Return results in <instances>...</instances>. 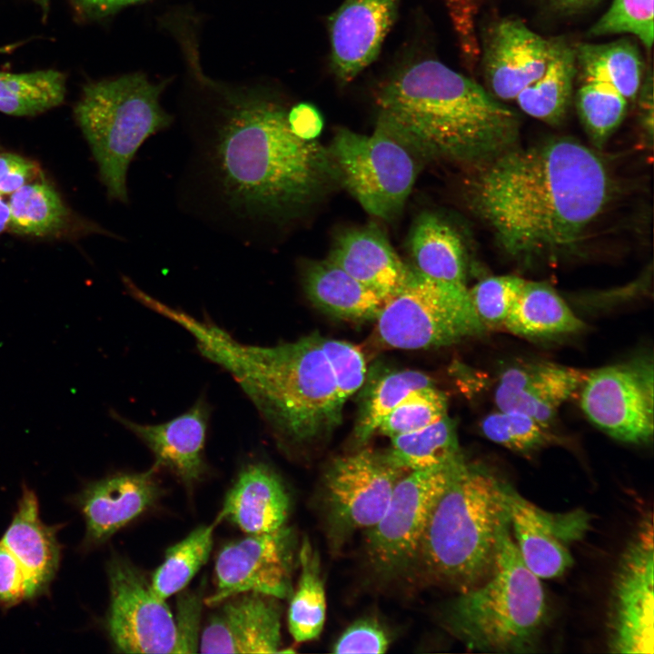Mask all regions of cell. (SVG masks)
Returning <instances> with one entry per match:
<instances>
[{
	"label": "cell",
	"mask_w": 654,
	"mask_h": 654,
	"mask_svg": "<svg viewBox=\"0 0 654 654\" xmlns=\"http://www.w3.org/2000/svg\"><path fill=\"white\" fill-rule=\"evenodd\" d=\"M318 342L331 367L338 397L344 405L364 382V356L358 347L348 342L320 335Z\"/></svg>",
	"instance_id": "b9f144b4"
},
{
	"label": "cell",
	"mask_w": 654,
	"mask_h": 654,
	"mask_svg": "<svg viewBox=\"0 0 654 654\" xmlns=\"http://www.w3.org/2000/svg\"><path fill=\"white\" fill-rule=\"evenodd\" d=\"M293 552L292 531L286 526L224 545L214 565L216 589L205 603L214 606L247 592L277 600L290 597Z\"/></svg>",
	"instance_id": "9a60e30c"
},
{
	"label": "cell",
	"mask_w": 654,
	"mask_h": 654,
	"mask_svg": "<svg viewBox=\"0 0 654 654\" xmlns=\"http://www.w3.org/2000/svg\"><path fill=\"white\" fill-rule=\"evenodd\" d=\"M288 121L292 131L305 140H315L323 121L320 112L308 103H300L288 109Z\"/></svg>",
	"instance_id": "7dc6e473"
},
{
	"label": "cell",
	"mask_w": 654,
	"mask_h": 654,
	"mask_svg": "<svg viewBox=\"0 0 654 654\" xmlns=\"http://www.w3.org/2000/svg\"><path fill=\"white\" fill-rule=\"evenodd\" d=\"M390 638L384 628L371 618L351 624L332 645L333 653H384Z\"/></svg>",
	"instance_id": "7bdbcfd3"
},
{
	"label": "cell",
	"mask_w": 654,
	"mask_h": 654,
	"mask_svg": "<svg viewBox=\"0 0 654 654\" xmlns=\"http://www.w3.org/2000/svg\"><path fill=\"white\" fill-rule=\"evenodd\" d=\"M503 493L511 535L525 565L540 579L561 576L572 566L570 546L585 537L591 516L581 509L547 511L506 482Z\"/></svg>",
	"instance_id": "e0dca14e"
},
{
	"label": "cell",
	"mask_w": 654,
	"mask_h": 654,
	"mask_svg": "<svg viewBox=\"0 0 654 654\" xmlns=\"http://www.w3.org/2000/svg\"><path fill=\"white\" fill-rule=\"evenodd\" d=\"M456 39L469 43L477 37V18L483 0H443Z\"/></svg>",
	"instance_id": "bcb514c9"
},
{
	"label": "cell",
	"mask_w": 654,
	"mask_h": 654,
	"mask_svg": "<svg viewBox=\"0 0 654 654\" xmlns=\"http://www.w3.org/2000/svg\"><path fill=\"white\" fill-rule=\"evenodd\" d=\"M423 372L404 370L382 377L372 389L355 428L359 443L369 441L377 432L382 420L411 391L432 386Z\"/></svg>",
	"instance_id": "d590c367"
},
{
	"label": "cell",
	"mask_w": 654,
	"mask_h": 654,
	"mask_svg": "<svg viewBox=\"0 0 654 654\" xmlns=\"http://www.w3.org/2000/svg\"><path fill=\"white\" fill-rule=\"evenodd\" d=\"M328 259L386 302L404 288L414 272L398 256L384 232L373 223L342 231Z\"/></svg>",
	"instance_id": "603a6c76"
},
{
	"label": "cell",
	"mask_w": 654,
	"mask_h": 654,
	"mask_svg": "<svg viewBox=\"0 0 654 654\" xmlns=\"http://www.w3.org/2000/svg\"><path fill=\"white\" fill-rule=\"evenodd\" d=\"M328 151L346 189L367 213L384 221L402 211L425 156L380 117L370 135L341 128Z\"/></svg>",
	"instance_id": "ba28073f"
},
{
	"label": "cell",
	"mask_w": 654,
	"mask_h": 654,
	"mask_svg": "<svg viewBox=\"0 0 654 654\" xmlns=\"http://www.w3.org/2000/svg\"><path fill=\"white\" fill-rule=\"evenodd\" d=\"M654 542L646 519L619 563L609 609V647L613 653L654 652Z\"/></svg>",
	"instance_id": "5bb4252c"
},
{
	"label": "cell",
	"mask_w": 654,
	"mask_h": 654,
	"mask_svg": "<svg viewBox=\"0 0 654 654\" xmlns=\"http://www.w3.org/2000/svg\"><path fill=\"white\" fill-rule=\"evenodd\" d=\"M553 1L561 7L575 8V7H579V6H581V5L589 3L590 0H553Z\"/></svg>",
	"instance_id": "f907efd6"
},
{
	"label": "cell",
	"mask_w": 654,
	"mask_h": 654,
	"mask_svg": "<svg viewBox=\"0 0 654 654\" xmlns=\"http://www.w3.org/2000/svg\"><path fill=\"white\" fill-rule=\"evenodd\" d=\"M379 117L425 156L479 163L510 148L517 114L473 79L426 58L404 65L378 89Z\"/></svg>",
	"instance_id": "277c9868"
},
{
	"label": "cell",
	"mask_w": 654,
	"mask_h": 654,
	"mask_svg": "<svg viewBox=\"0 0 654 654\" xmlns=\"http://www.w3.org/2000/svg\"><path fill=\"white\" fill-rule=\"evenodd\" d=\"M304 291L322 311L352 321L375 320L386 301L328 258L308 263Z\"/></svg>",
	"instance_id": "4316f807"
},
{
	"label": "cell",
	"mask_w": 654,
	"mask_h": 654,
	"mask_svg": "<svg viewBox=\"0 0 654 654\" xmlns=\"http://www.w3.org/2000/svg\"><path fill=\"white\" fill-rule=\"evenodd\" d=\"M576 76L575 48L566 42L544 74L523 89L514 102L526 114L558 124L570 106Z\"/></svg>",
	"instance_id": "1f68e13d"
},
{
	"label": "cell",
	"mask_w": 654,
	"mask_h": 654,
	"mask_svg": "<svg viewBox=\"0 0 654 654\" xmlns=\"http://www.w3.org/2000/svg\"><path fill=\"white\" fill-rule=\"evenodd\" d=\"M0 541L24 570L32 596L43 591L55 574L60 551L55 530L42 522L32 490H24L13 520Z\"/></svg>",
	"instance_id": "484cf974"
},
{
	"label": "cell",
	"mask_w": 654,
	"mask_h": 654,
	"mask_svg": "<svg viewBox=\"0 0 654 654\" xmlns=\"http://www.w3.org/2000/svg\"><path fill=\"white\" fill-rule=\"evenodd\" d=\"M565 44L561 38L537 34L516 18L495 21L480 41L486 89L500 101L514 102L544 74Z\"/></svg>",
	"instance_id": "2e32d148"
},
{
	"label": "cell",
	"mask_w": 654,
	"mask_h": 654,
	"mask_svg": "<svg viewBox=\"0 0 654 654\" xmlns=\"http://www.w3.org/2000/svg\"><path fill=\"white\" fill-rule=\"evenodd\" d=\"M465 182L471 209L517 257L573 246L605 207L611 183L588 147L558 138L477 163Z\"/></svg>",
	"instance_id": "7a4b0ae2"
},
{
	"label": "cell",
	"mask_w": 654,
	"mask_h": 654,
	"mask_svg": "<svg viewBox=\"0 0 654 654\" xmlns=\"http://www.w3.org/2000/svg\"><path fill=\"white\" fill-rule=\"evenodd\" d=\"M158 469L154 464L143 472L115 474L85 489L80 503L88 540H107L155 503L161 493Z\"/></svg>",
	"instance_id": "7402d4cb"
},
{
	"label": "cell",
	"mask_w": 654,
	"mask_h": 654,
	"mask_svg": "<svg viewBox=\"0 0 654 654\" xmlns=\"http://www.w3.org/2000/svg\"><path fill=\"white\" fill-rule=\"evenodd\" d=\"M503 482L463 455L452 463L430 510L414 565L429 582L459 593L490 575L508 520Z\"/></svg>",
	"instance_id": "5b68a950"
},
{
	"label": "cell",
	"mask_w": 654,
	"mask_h": 654,
	"mask_svg": "<svg viewBox=\"0 0 654 654\" xmlns=\"http://www.w3.org/2000/svg\"><path fill=\"white\" fill-rule=\"evenodd\" d=\"M629 102L608 84L584 81L576 93L579 116L590 139L601 145L622 122Z\"/></svg>",
	"instance_id": "8d00e7d4"
},
{
	"label": "cell",
	"mask_w": 654,
	"mask_h": 654,
	"mask_svg": "<svg viewBox=\"0 0 654 654\" xmlns=\"http://www.w3.org/2000/svg\"><path fill=\"white\" fill-rule=\"evenodd\" d=\"M580 406L610 437L647 443L653 436V368L638 362L602 367L587 374Z\"/></svg>",
	"instance_id": "4fadbf2b"
},
{
	"label": "cell",
	"mask_w": 654,
	"mask_h": 654,
	"mask_svg": "<svg viewBox=\"0 0 654 654\" xmlns=\"http://www.w3.org/2000/svg\"><path fill=\"white\" fill-rule=\"evenodd\" d=\"M219 604L199 638L202 653L282 652L277 599L247 592Z\"/></svg>",
	"instance_id": "ac0fdd59"
},
{
	"label": "cell",
	"mask_w": 654,
	"mask_h": 654,
	"mask_svg": "<svg viewBox=\"0 0 654 654\" xmlns=\"http://www.w3.org/2000/svg\"><path fill=\"white\" fill-rule=\"evenodd\" d=\"M65 94L66 74L61 71H0V112L3 114L35 116L61 105Z\"/></svg>",
	"instance_id": "836d02e7"
},
{
	"label": "cell",
	"mask_w": 654,
	"mask_h": 654,
	"mask_svg": "<svg viewBox=\"0 0 654 654\" xmlns=\"http://www.w3.org/2000/svg\"><path fill=\"white\" fill-rule=\"evenodd\" d=\"M525 282L512 275L491 276L469 290L475 312L485 327L504 324Z\"/></svg>",
	"instance_id": "60d3db41"
},
{
	"label": "cell",
	"mask_w": 654,
	"mask_h": 654,
	"mask_svg": "<svg viewBox=\"0 0 654 654\" xmlns=\"http://www.w3.org/2000/svg\"><path fill=\"white\" fill-rule=\"evenodd\" d=\"M144 304L185 329L202 355L233 376L282 441H311L341 421L343 404L318 335L273 346L244 344L153 296Z\"/></svg>",
	"instance_id": "3957f363"
},
{
	"label": "cell",
	"mask_w": 654,
	"mask_h": 654,
	"mask_svg": "<svg viewBox=\"0 0 654 654\" xmlns=\"http://www.w3.org/2000/svg\"><path fill=\"white\" fill-rule=\"evenodd\" d=\"M32 597L24 570L0 541V601L11 605Z\"/></svg>",
	"instance_id": "f6af8a7d"
},
{
	"label": "cell",
	"mask_w": 654,
	"mask_h": 654,
	"mask_svg": "<svg viewBox=\"0 0 654 654\" xmlns=\"http://www.w3.org/2000/svg\"><path fill=\"white\" fill-rule=\"evenodd\" d=\"M577 75L581 82L612 86L629 103L638 96L644 65L636 45L627 39L607 44L582 43L575 47Z\"/></svg>",
	"instance_id": "f546056e"
},
{
	"label": "cell",
	"mask_w": 654,
	"mask_h": 654,
	"mask_svg": "<svg viewBox=\"0 0 654 654\" xmlns=\"http://www.w3.org/2000/svg\"><path fill=\"white\" fill-rule=\"evenodd\" d=\"M166 84L134 73L89 82L82 89L74 119L112 200L128 202L126 176L134 156L147 138L173 122L160 104Z\"/></svg>",
	"instance_id": "52a82bcc"
},
{
	"label": "cell",
	"mask_w": 654,
	"mask_h": 654,
	"mask_svg": "<svg viewBox=\"0 0 654 654\" xmlns=\"http://www.w3.org/2000/svg\"><path fill=\"white\" fill-rule=\"evenodd\" d=\"M400 0H344L328 18L331 67L343 84L352 81L378 56Z\"/></svg>",
	"instance_id": "d6986e66"
},
{
	"label": "cell",
	"mask_w": 654,
	"mask_h": 654,
	"mask_svg": "<svg viewBox=\"0 0 654 654\" xmlns=\"http://www.w3.org/2000/svg\"><path fill=\"white\" fill-rule=\"evenodd\" d=\"M586 376L554 363L510 366L500 376L494 401L500 411L525 414L548 427L559 407L581 388Z\"/></svg>",
	"instance_id": "ffe728a7"
},
{
	"label": "cell",
	"mask_w": 654,
	"mask_h": 654,
	"mask_svg": "<svg viewBox=\"0 0 654 654\" xmlns=\"http://www.w3.org/2000/svg\"><path fill=\"white\" fill-rule=\"evenodd\" d=\"M289 509L281 479L267 465L255 462L241 471L219 513L243 532L260 534L285 526Z\"/></svg>",
	"instance_id": "d4e9b609"
},
{
	"label": "cell",
	"mask_w": 654,
	"mask_h": 654,
	"mask_svg": "<svg viewBox=\"0 0 654 654\" xmlns=\"http://www.w3.org/2000/svg\"><path fill=\"white\" fill-rule=\"evenodd\" d=\"M143 1L145 0H69L75 15L83 21L106 17Z\"/></svg>",
	"instance_id": "c3c4849f"
},
{
	"label": "cell",
	"mask_w": 654,
	"mask_h": 654,
	"mask_svg": "<svg viewBox=\"0 0 654 654\" xmlns=\"http://www.w3.org/2000/svg\"><path fill=\"white\" fill-rule=\"evenodd\" d=\"M390 439L384 458L406 472L441 465L461 454L455 425L448 415L421 430Z\"/></svg>",
	"instance_id": "d6a6232c"
},
{
	"label": "cell",
	"mask_w": 654,
	"mask_h": 654,
	"mask_svg": "<svg viewBox=\"0 0 654 654\" xmlns=\"http://www.w3.org/2000/svg\"><path fill=\"white\" fill-rule=\"evenodd\" d=\"M653 1L613 0L609 9L590 28L589 35L629 34L638 37L650 51L654 38Z\"/></svg>",
	"instance_id": "ab89813d"
},
{
	"label": "cell",
	"mask_w": 654,
	"mask_h": 654,
	"mask_svg": "<svg viewBox=\"0 0 654 654\" xmlns=\"http://www.w3.org/2000/svg\"><path fill=\"white\" fill-rule=\"evenodd\" d=\"M34 1L42 10L43 14V19L45 20V18L48 15L49 13V7H50V0H32Z\"/></svg>",
	"instance_id": "816d5d0a"
},
{
	"label": "cell",
	"mask_w": 654,
	"mask_h": 654,
	"mask_svg": "<svg viewBox=\"0 0 654 654\" xmlns=\"http://www.w3.org/2000/svg\"><path fill=\"white\" fill-rule=\"evenodd\" d=\"M201 590L180 595L174 618L177 632V653H194L199 647V627L203 604Z\"/></svg>",
	"instance_id": "ee69618b"
},
{
	"label": "cell",
	"mask_w": 654,
	"mask_h": 654,
	"mask_svg": "<svg viewBox=\"0 0 654 654\" xmlns=\"http://www.w3.org/2000/svg\"><path fill=\"white\" fill-rule=\"evenodd\" d=\"M409 250L415 271L431 279L466 285V259L457 231L431 212L421 213L409 236Z\"/></svg>",
	"instance_id": "83f0119b"
},
{
	"label": "cell",
	"mask_w": 654,
	"mask_h": 654,
	"mask_svg": "<svg viewBox=\"0 0 654 654\" xmlns=\"http://www.w3.org/2000/svg\"><path fill=\"white\" fill-rule=\"evenodd\" d=\"M9 233L35 238L109 234L98 224L79 218L65 204L44 172L9 197Z\"/></svg>",
	"instance_id": "cb8c5ba5"
},
{
	"label": "cell",
	"mask_w": 654,
	"mask_h": 654,
	"mask_svg": "<svg viewBox=\"0 0 654 654\" xmlns=\"http://www.w3.org/2000/svg\"><path fill=\"white\" fill-rule=\"evenodd\" d=\"M222 520L223 517L219 513L212 523L198 527L166 550L164 560L154 572L150 582L158 597L166 600L187 586L208 560L214 529Z\"/></svg>",
	"instance_id": "e575fe53"
},
{
	"label": "cell",
	"mask_w": 654,
	"mask_h": 654,
	"mask_svg": "<svg viewBox=\"0 0 654 654\" xmlns=\"http://www.w3.org/2000/svg\"><path fill=\"white\" fill-rule=\"evenodd\" d=\"M405 473L389 463L383 453L370 449L332 461L322 478V501L333 548L378 522Z\"/></svg>",
	"instance_id": "30bf717a"
},
{
	"label": "cell",
	"mask_w": 654,
	"mask_h": 654,
	"mask_svg": "<svg viewBox=\"0 0 654 654\" xmlns=\"http://www.w3.org/2000/svg\"><path fill=\"white\" fill-rule=\"evenodd\" d=\"M406 472L396 483L376 524L365 530V551L372 569L392 579L414 568L430 510L452 463Z\"/></svg>",
	"instance_id": "8fae6325"
},
{
	"label": "cell",
	"mask_w": 654,
	"mask_h": 654,
	"mask_svg": "<svg viewBox=\"0 0 654 654\" xmlns=\"http://www.w3.org/2000/svg\"><path fill=\"white\" fill-rule=\"evenodd\" d=\"M503 326L521 337L547 338L577 332L584 323L550 286L526 281Z\"/></svg>",
	"instance_id": "f1b7e54d"
},
{
	"label": "cell",
	"mask_w": 654,
	"mask_h": 654,
	"mask_svg": "<svg viewBox=\"0 0 654 654\" xmlns=\"http://www.w3.org/2000/svg\"><path fill=\"white\" fill-rule=\"evenodd\" d=\"M547 619L540 578L523 562L507 520L490 575L445 604L441 624L473 651L530 653L536 651Z\"/></svg>",
	"instance_id": "8992f818"
},
{
	"label": "cell",
	"mask_w": 654,
	"mask_h": 654,
	"mask_svg": "<svg viewBox=\"0 0 654 654\" xmlns=\"http://www.w3.org/2000/svg\"><path fill=\"white\" fill-rule=\"evenodd\" d=\"M375 320L380 342L403 350L449 345L481 335L486 328L466 285L436 281L415 270L404 288L384 303Z\"/></svg>",
	"instance_id": "9c48e42d"
},
{
	"label": "cell",
	"mask_w": 654,
	"mask_h": 654,
	"mask_svg": "<svg viewBox=\"0 0 654 654\" xmlns=\"http://www.w3.org/2000/svg\"><path fill=\"white\" fill-rule=\"evenodd\" d=\"M205 81L221 103L209 131L194 138L195 154L228 215L248 225L278 218L336 177L328 148L297 135L281 102L262 91Z\"/></svg>",
	"instance_id": "6da1fadb"
},
{
	"label": "cell",
	"mask_w": 654,
	"mask_h": 654,
	"mask_svg": "<svg viewBox=\"0 0 654 654\" xmlns=\"http://www.w3.org/2000/svg\"><path fill=\"white\" fill-rule=\"evenodd\" d=\"M9 197L0 193V235L9 233Z\"/></svg>",
	"instance_id": "681fc988"
},
{
	"label": "cell",
	"mask_w": 654,
	"mask_h": 654,
	"mask_svg": "<svg viewBox=\"0 0 654 654\" xmlns=\"http://www.w3.org/2000/svg\"><path fill=\"white\" fill-rule=\"evenodd\" d=\"M547 428L525 414L500 410L488 414L481 424L487 439L522 454L538 451L549 441Z\"/></svg>",
	"instance_id": "f35d334b"
},
{
	"label": "cell",
	"mask_w": 654,
	"mask_h": 654,
	"mask_svg": "<svg viewBox=\"0 0 654 654\" xmlns=\"http://www.w3.org/2000/svg\"><path fill=\"white\" fill-rule=\"evenodd\" d=\"M209 412L201 398L185 412L160 424L136 423L116 412L112 416L151 450L158 468H165L186 485H193L206 469L203 449Z\"/></svg>",
	"instance_id": "44dd1931"
},
{
	"label": "cell",
	"mask_w": 654,
	"mask_h": 654,
	"mask_svg": "<svg viewBox=\"0 0 654 654\" xmlns=\"http://www.w3.org/2000/svg\"><path fill=\"white\" fill-rule=\"evenodd\" d=\"M301 567L296 590L291 594L288 628L293 639L307 642L321 635L326 618V596L320 559L307 538L299 550Z\"/></svg>",
	"instance_id": "4dcf8cb0"
},
{
	"label": "cell",
	"mask_w": 654,
	"mask_h": 654,
	"mask_svg": "<svg viewBox=\"0 0 654 654\" xmlns=\"http://www.w3.org/2000/svg\"><path fill=\"white\" fill-rule=\"evenodd\" d=\"M446 415V397L432 385L409 393L382 420L377 432L392 438L421 430Z\"/></svg>",
	"instance_id": "74e56055"
},
{
	"label": "cell",
	"mask_w": 654,
	"mask_h": 654,
	"mask_svg": "<svg viewBox=\"0 0 654 654\" xmlns=\"http://www.w3.org/2000/svg\"><path fill=\"white\" fill-rule=\"evenodd\" d=\"M110 605L107 629L122 653H177V632L165 600L129 561L113 559L108 565Z\"/></svg>",
	"instance_id": "7c38bea8"
}]
</instances>
